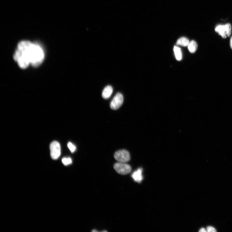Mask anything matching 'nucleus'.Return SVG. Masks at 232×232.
I'll use <instances>...</instances> for the list:
<instances>
[{"label": "nucleus", "instance_id": "f257e3e1", "mask_svg": "<svg viewBox=\"0 0 232 232\" xmlns=\"http://www.w3.org/2000/svg\"><path fill=\"white\" fill-rule=\"evenodd\" d=\"M13 57L19 66L24 69L31 64L34 67L41 64L44 60V53L38 44L23 41L18 43Z\"/></svg>", "mask_w": 232, "mask_h": 232}, {"label": "nucleus", "instance_id": "1a4fd4ad", "mask_svg": "<svg viewBox=\"0 0 232 232\" xmlns=\"http://www.w3.org/2000/svg\"><path fill=\"white\" fill-rule=\"evenodd\" d=\"M190 43L189 40L186 37H183L179 38L176 42L177 45L183 47L188 46Z\"/></svg>", "mask_w": 232, "mask_h": 232}, {"label": "nucleus", "instance_id": "dca6fc26", "mask_svg": "<svg viewBox=\"0 0 232 232\" xmlns=\"http://www.w3.org/2000/svg\"><path fill=\"white\" fill-rule=\"evenodd\" d=\"M230 46L232 49V37H231L230 40Z\"/></svg>", "mask_w": 232, "mask_h": 232}, {"label": "nucleus", "instance_id": "0eeeda50", "mask_svg": "<svg viewBox=\"0 0 232 232\" xmlns=\"http://www.w3.org/2000/svg\"><path fill=\"white\" fill-rule=\"evenodd\" d=\"M143 170L142 168H139L134 171L132 175L133 179L136 182L138 183L142 182L143 180Z\"/></svg>", "mask_w": 232, "mask_h": 232}, {"label": "nucleus", "instance_id": "423d86ee", "mask_svg": "<svg viewBox=\"0 0 232 232\" xmlns=\"http://www.w3.org/2000/svg\"><path fill=\"white\" fill-rule=\"evenodd\" d=\"M124 98L123 95L119 93H117L113 98L110 104V107L116 110L121 106L123 103Z\"/></svg>", "mask_w": 232, "mask_h": 232}, {"label": "nucleus", "instance_id": "4468645a", "mask_svg": "<svg viewBox=\"0 0 232 232\" xmlns=\"http://www.w3.org/2000/svg\"><path fill=\"white\" fill-rule=\"evenodd\" d=\"M207 232H216L217 231L215 228L211 226H208L207 228Z\"/></svg>", "mask_w": 232, "mask_h": 232}, {"label": "nucleus", "instance_id": "ddd939ff", "mask_svg": "<svg viewBox=\"0 0 232 232\" xmlns=\"http://www.w3.org/2000/svg\"><path fill=\"white\" fill-rule=\"evenodd\" d=\"M67 146L68 148L71 151V152L72 153H74L77 149L76 146L72 143L70 142L68 143Z\"/></svg>", "mask_w": 232, "mask_h": 232}, {"label": "nucleus", "instance_id": "f03ea898", "mask_svg": "<svg viewBox=\"0 0 232 232\" xmlns=\"http://www.w3.org/2000/svg\"><path fill=\"white\" fill-rule=\"evenodd\" d=\"M215 31L222 37L225 38L229 37L231 34V26L229 23L225 25H219L215 27Z\"/></svg>", "mask_w": 232, "mask_h": 232}, {"label": "nucleus", "instance_id": "f8f14e48", "mask_svg": "<svg viewBox=\"0 0 232 232\" xmlns=\"http://www.w3.org/2000/svg\"><path fill=\"white\" fill-rule=\"evenodd\" d=\"M62 161L63 164L66 166L71 164L72 162V159L70 158H64Z\"/></svg>", "mask_w": 232, "mask_h": 232}, {"label": "nucleus", "instance_id": "7ed1b4c3", "mask_svg": "<svg viewBox=\"0 0 232 232\" xmlns=\"http://www.w3.org/2000/svg\"><path fill=\"white\" fill-rule=\"evenodd\" d=\"M114 157L118 162L126 163L130 160V156L128 151L125 150L118 151L114 154Z\"/></svg>", "mask_w": 232, "mask_h": 232}, {"label": "nucleus", "instance_id": "39448f33", "mask_svg": "<svg viewBox=\"0 0 232 232\" xmlns=\"http://www.w3.org/2000/svg\"><path fill=\"white\" fill-rule=\"evenodd\" d=\"M50 155L53 160L58 159L61 155V147L57 141H54L50 145Z\"/></svg>", "mask_w": 232, "mask_h": 232}, {"label": "nucleus", "instance_id": "9d476101", "mask_svg": "<svg viewBox=\"0 0 232 232\" xmlns=\"http://www.w3.org/2000/svg\"><path fill=\"white\" fill-rule=\"evenodd\" d=\"M188 47L190 52L191 53H193L196 51L198 47V45L197 43L194 40H192V41L190 42L188 46Z\"/></svg>", "mask_w": 232, "mask_h": 232}, {"label": "nucleus", "instance_id": "2eb2a0df", "mask_svg": "<svg viewBox=\"0 0 232 232\" xmlns=\"http://www.w3.org/2000/svg\"><path fill=\"white\" fill-rule=\"evenodd\" d=\"M199 231L200 232H207V230L204 228H202Z\"/></svg>", "mask_w": 232, "mask_h": 232}, {"label": "nucleus", "instance_id": "20e7f679", "mask_svg": "<svg viewBox=\"0 0 232 232\" xmlns=\"http://www.w3.org/2000/svg\"><path fill=\"white\" fill-rule=\"evenodd\" d=\"M114 168L117 173L122 175L128 174L132 170L131 166L126 163H116L115 164Z\"/></svg>", "mask_w": 232, "mask_h": 232}, {"label": "nucleus", "instance_id": "9b49d317", "mask_svg": "<svg viewBox=\"0 0 232 232\" xmlns=\"http://www.w3.org/2000/svg\"><path fill=\"white\" fill-rule=\"evenodd\" d=\"M174 52L176 59L178 61L180 60L182 58V54L180 49L178 47L175 46L174 47Z\"/></svg>", "mask_w": 232, "mask_h": 232}, {"label": "nucleus", "instance_id": "6e6552de", "mask_svg": "<svg viewBox=\"0 0 232 232\" xmlns=\"http://www.w3.org/2000/svg\"><path fill=\"white\" fill-rule=\"evenodd\" d=\"M113 92V88L112 87L110 86H107L103 91L102 96L104 99H108L111 96Z\"/></svg>", "mask_w": 232, "mask_h": 232}]
</instances>
